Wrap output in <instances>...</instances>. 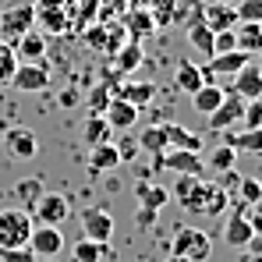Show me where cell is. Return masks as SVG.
<instances>
[{"instance_id": "1", "label": "cell", "mask_w": 262, "mask_h": 262, "mask_svg": "<svg viewBox=\"0 0 262 262\" xmlns=\"http://www.w3.org/2000/svg\"><path fill=\"white\" fill-rule=\"evenodd\" d=\"M181 206H184L188 213H195V216H220V213H227L230 195L220 188L216 181L199 177V184L188 191V199H181Z\"/></svg>"}, {"instance_id": "2", "label": "cell", "mask_w": 262, "mask_h": 262, "mask_svg": "<svg viewBox=\"0 0 262 262\" xmlns=\"http://www.w3.org/2000/svg\"><path fill=\"white\" fill-rule=\"evenodd\" d=\"M36 220L29 216V209H0V252L7 248H29Z\"/></svg>"}, {"instance_id": "3", "label": "cell", "mask_w": 262, "mask_h": 262, "mask_svg": "<svg viewBox=\"0 0 262 262\" xmlns=\"http://www.w3.org/2000/svg\"><path fill=\"white\" fill-rule=\"evenodd\" d=\"M170 255H181L188 262H206L213 255V237L202 227H177L170 241Z\"/></svg>"}, {"instance_id": "4", "label": "cell", "mask_w": 262, "mask_h": 262, "mask_svg": "<svg viewBox=\"0 0 262 262\" xmlns=\"http://www.w3.org/2000/svg\"><path fill=\"white\" fill-rule=\"evenodd\" d=\"M29 216L36 220V223H43V227H60L64 220L71 216V199L60 195V191H43V195L32 202Z\"/></svg>"}, {"instance_id": "5", "label": "cell", "mask_w": 262, "mask_h": 262, "mask_svg": "<svg viewBox=\"0 0 262 262\" xmlns=\"http://www.w3.org/2000/svg\"><path fill=\"white\" fill-rule=\"evenodd\" d=\"M32 25H36V7H32V4H11V7L0 14V39H4V43H14V39H21Z\"/></svg>"}, {"instance_id": "6", "label": "cell", "mask_w": 262, "mask_h": 262, "mask_svg": "<svg viewBox=\"0 0 262 262\" xmlns=\"http://www.w3.org/2000/svg\"><path fill=\"white\" fill-rule=\"evenodd\" d=\"M152 170H174V174L202 177V174H206V163H202L199 152H188V149H167V152L152 156Z\"/></svg>"}, {"instance_id": "7", "label": "cell", "mask_w": 262, "mask_h": 262, "mask_svg": "<svg viewBox=\"0 0 262 262\" xmlns=\"http://www.w3.org/2000/svg\"><path fill=\"white\" fill-rule=\"evenodd\" d=\"M29 252H32L36 259H57V255L64 252V234H60V227H43V223H36V227H32V237H29Z\"/></svg>"}, {"instance_id": "8", "label": "cell", "mask_w": 262, "mask_h": 262, "mask_svg": "<svg viewBox=\"0 0 262 262\" xmlns=\"http://www.w3.org/2000/svg\"><path fill=\"white\" fill-rule=\"evenodd\" d=\"M78 220H82V237H89V241H110L114 237V216L106 206H89V209H82Z\"/></svg>"}, {"instance_id": "9", "label": "cell", "mask_w": 262, "mask_h": 262, "mask_svg": "<svg viewBox=\"0 0 262 262\" xmlns=\"http://www.w3.org/2000/svg\"><path fill=\"white\" fill-rule=\"evenodd\" d=\"M241 114H245V99L234 96V92H227L223 103L206 117V121H209V131H216V135H220V131H230L234 124H241Z\"/></svg>"}, {"instance_id": "10", "label": "cell", "mask_w": 262, "mask_h": 262, "mask_svg": "<svg viewBox=\"0 0 262 262\" xmlns=\"http://www.w3.org/2000/svg\"><path fill=\"white\" fill-rule=\"evenodd\" d=\"M11 85L18 89V92H43V89H50V68H46V60H39V64H18Z\"/></svg>"}, {"instance_id": "11", "label": "cell", "mask_w": 262, "mask_h": 262, "mask_svg": "<svg viewBox=\"0 0 262 262\" xmlns=\"http://www.w3.org/2000/svg\"><path fill=\"white\" fill-rule=\"evenodd\" d=\"M103 117H106V124H110L114 131H131L135 124H138L142 110H138V106H131L128 99H121V96H110V103H106Z\"/></svg>"}, {"instance_id": "12", "label": "cell", "mask_w": 262, "mask_h": 262, "mask_svg": "<svg viewBox=\"0 0 262 262\" xmlns=\"http://www.w3.org/2000/svg\"><path fill=\"white\" fill-rule=\"evenodd\" d=\"M227 92L241 96L245 103H248V99H262V71H259V64H255V60H252V64H245V68L234 75V82H230Z\"/></svg>"}, {"instance_id": "13", "label": "cell", "mask_w": 262, "mask_h": 262, "mask_svg": "<svg viewBox=\"0 0 262 262\" xmlns=\"http://www.w3.org/2000/svg\"><path fill=\"white\" fill-rule=\"evenodd\" d=\"M4 145H7V152H11L14 160H32V156L39 152V138H36L32 128H7Z\"/></svg>"}, {"instance_id": "14", "label": "cell", "mask_w": 262, "mask_h": 262, "mask_svg": "<svg viewBox=\"0 0 262 262\" xmlns=\"http://www.w3.org/2000/svg\"><path fill=\"white\" fill-rule=\"evenodd\" d=\"M14 57H18V64H39L46 57V36L43 32H36V29H29L21 39H14Z\"/></svg>"}, {"instance_id": "15", "label": "cell", "mask_w": 262, "mask_h": 262, "mask_svg": "<svg viewBox=\"0 0 262 262\" xmlns=\"http://www.w3.org/2000/svg\"><path fill=\"white\" fill-rule=\"evenodd\" d=\"M114 96H121V99H128L131 106H138V110H145L152 99H156V82H124V85H114Z\"/></svg>"}, {"instance_id": "16", "label": "cell", "mask_w": 262, "mask_h": 262, "mask_svg": "<svg viewBox=\"0 0 262 262\" xmlns=\"http://www.w3.org/2000/svg\"><path fill=\"white\" fill-rule=\"evenodd\" d=\"M255 237V230H252V220L245 209H237L230 223H227V230H223V241L230 245V248H248V241Z\"/></svg>"}, {"instance_id": "17", "label": "cell", "mask_w": 262, "mask_h": 262, "mask_svg": "<svg viewBox=\"0 0 262 262\" xmlns=\"http://www.w3.org/2000/svg\"><path fill=\"white\" fill-rule=\"evenodd\" d=\"M117 167H121V156H117L114 142L92 145V152H89V174L99 177V174H110V170H117Z\"/></svg>"}, {"instance_id": "18", "label": "cell", "mask_w": 262, "mask_h": 262, "mask_svg": "<svg viewBox=\"0 0 262 262\" xmlns=\"http://www.w3.org/2000/svg\"><path fill=\"white\" fill-rule=\"evenodd\" d=\"M174 85L181 89L184 96H195L199 89L206 85V71H202L199 64H191V60L184 57V60L177 64V71H174Z\"/></svg>"}, {"instance_id": "19", "label": "cell", "mask_w": 262, "mask_h": 262, "mask_svg": "<svg viewBox=\"0 0 262 262\" xmlns=\"http://www.w3.org/2000/svg\"><path fill=\"white\" fill-rule=\"evenodd\" d=\"M234 39H237V50H245L248 57H259L262 53V21H237L234 25Z\"/></svg>"}, {"instance_id": "20", "label": "cell", "mask_w": 262, "mask_h": 262, "mask_svg": "<svg viewBox=\"0 0 262 262\" xmlns=\"http://www.w3.org/2000/svg\"><path fill=\"white\" fill-rule=\"evenodd\" d=\"M202 21H206L213 32H223V29H234V25H237V14H234L230 4H223V0H209L206 11H202Z\"/></svg>"}, {"instance_id": "21", "label": "cell", "mask_w": 262, "mask_h": 262, "mask_svg": "<svg viewBox=\"0 0 262 262\" xmlns=\"http://www.w3.org/2000/svg\"><path fill=\"white\" fill-rule=\"evenodd\" d=\"M71 259L75 262H110L114 259V248H110V241H75V248H71Z\"/></svg>"}, {"instance_id": "22", "label": "cell", "mask_w": 262, "mask_h": 262, "mask_svg": "<svg viewBox=\"0 0 262 262\" xmlns=\"http://www.w3.org/2000/svg\"><path fill=\"white\" fill-rule=\"evenodd\" d=\"M163 131H167V145L170 149H188V152H202V135L199 131H188L181 128V124H163Z\"/></svg>"}, {"instance_id": "23", "label": "cell", "mask_w": 262, "mask_h": 262, "mask_svg": "<svg viewBox=\"0 0 262 262\" xmlns=\"http://www.w3.org/2000/svg\"><path fill=\"white\" fill-rule=\"evenodd\" d=\"M245 64H252V57H248L245 50H230V53H216V57L209 60V71H213V75H230V78H234Z\"/></svg>"}, {"instance_id": "24", "label": "cell", "mask_w": 262, "mask_h": 262, "mask_svg": "<svg viewBox=\"0 0 262 262\" xmlns=\"http://www.w3.org/2000/svg\"><path fill=\"white\" fill-rule=\"evenodd\" d=\"M223 142L234 145L237 152H255V156H262V128H245L241 135L223 131Z\"/></svg>"}, {"instance_id": "25", "label": "cell", "mask_w": 262, "mask_h": 262, "mask_svg": "<svg viewBox=\"0 0 262 262\" xmlns=\"http://www.w3.org/2000/svg\"><path fill=\"white\" fill-rule=\"evenodd\" d=\"M82 138L89 145H103V142H114V128L106 124L103 114H89L85 124H82Z\"/></svg>"}, {"instance_id": "26", "label": "cell", "mask_w": 262, "mask_h": 262, "mask_svg": "<svg viewBox=\"0 0 262 262\" xmlns=\"http://www.w3.org/2000/svg\"><path fill=\"white\" fill-rule=\"evenodd\" d=\"M223 96H227V89H220L216 82H206V85H202L199 92H195V96H191V106H195L199 114H206V117H209V114L216 110L220 103H223Z\"/></svg>"}, {"instance_id": "27", "label": "cell", "mask_w": 262, "mask_h": 262, "mask_svg": "<svg viewBox=\"0 0 262 262\" xmlns=\"http://www.w3.org/2000/svg\"><path fill=\"white\" fill-rule=\"evenodd\" d=\"M188 43H191V50H199V53H202V57H209V60L216 57V50H213V29H209L202 18L188 25Z\"/></svg>"}, {"instance_id": "28", "label": "cell", "mask_w": 262, "mask_h": 262, "mask_svg": "<svg viewBox=\"0 0 262 262\" xmlns=\"http://www.w3.org/2000/svg\"><path fill=\"white\" fill-rule=\"evenodd\" d=\"M135 195L142 199L145 209H163L167 199H170V191H167L163 184H149V181H138V184H135Z\"/></svg>"}, {"instance_id": "29", "label": "cell", "mask_w": 262, "mask_h": 262, "mask_svg": "<svg viewBox=\"0 0 262 262\" xmlns=\"http://www.w3.org/2000/svg\"><path fill=\"white\" fill-rule=\"evenodd\" d=\"M138 149H145V152H152V156L167 152L170 145H167V131H163V124H152V128L142 131V135H138Z\"/></svg>"}, {"instance_id": "30", "label": "cell", "mask_w": 262, "mask_h": 262, "mask_svg": "<svg viewBox=\"0 0 262 262\" xmlns=\"http://www.w3.org/2000/svg\"><path fill=\"white\" fill-rule=\"evenodd\" d=\"M234 163H237V149L234 145H227V142H220L216 149L209 152V170H234Z\"/></svg>"}, {"instance_id": "31", "label": "cell", "mask_w": 262, "mask_h": 262, "mask_svg": "<svg viewBox=\"0 0 262 262\" xmlns=\"http://www.w3.org/2000/svg\"><path fill=\"white\" fill-rule=\"evenodd\" d=\"M138 64H142V46L131 39L124 50H117V57H114V68H117L121 75H128V71H135V68H138Z\"/></svg>"}, {"instance_id": "32", "label": "cell", "mask_w": 262, "mask_h": 262, "mask_svg": "<svg viewBox=\"0 0 262 262\" xmlns=\"http://www.w3.org/2000/svg\"><path fill=\"white\" fill-rule=\"evenodd\" d=\"M14 68H18V57H14V46L0 39V85H7L14 78Z\"/></svg>"}, {"instance_id": "33", "label": "cell", "mask_w": 262, "mask_h": 262, "mask_svg": "<svg viewBox=\"0 0 262 262\" xmlns=\"http://www.w3.org/2000/svg\"><path fill=\"white\" fill-rule=\"evenodd\" d=\"M14 195H18V199H21V202L32 209V202L43 195V184H39L36 177H25V181H18V184H14Z\"/></svg>"}, {"instance_id": "34", "label": "cell", "mask_w": 262, "mask_h": 262, "mask_svg": "<svg viewBox=\"0 0 262 262\" xmlns=\"http://www.w3.org/2000/svg\"><path fill=\"white\" fill-rule=\"evenodd\" d=\"M110 96H114V92H110V85H106V82H99V85H92L89 89V110H92V114H103V110H106V103H110Z\"/></svg>"}, {"instance_id": "35", "label": "cell", "mask_w": 262, "mask_h": 262, "mask_svg": "<svg viewBox=\"0 0 262 262\" xmlns=\"http://www.w3.org/2000/svg\"><path fill=\"white\" fill-rule=\"evenodd\" d=\"M152 29H156V21H152V14H145V11L138 7V11L131 14V39L138 43V39H142V36H149Z\"/></svg>"}, {"instance_id": "36", "label": "cell", "mask_w": 262, "mask_h": 262, "mask_svg": "<svg viewBox=\"0 0 262 262\" xmlns=\"http://www.w3.org/2000/svg\"><path fill=\"white\" fill-rule=\"evenodd\" d=\"M36 14L43 18V25H50V32H68V18L57 11V4H53V0L46 4V11H36Z\"/></svg>"}, {"instance_id": "37", "label": "cell", "mask_w": 262, "mask_h": 262, "mask_svg": "<svg viewBox=\"0 0 262 262\" xmlns=\"http://www.w3.org/2000/svg\"><path fill=\"white\" fill-rule=\"evenodd\" d=\"M237 21H262V0H237Z\"/></svg>"}, {"instance_id": "38", "label": "cell", "mask_w": 262, "mask_h": 262, "mask_svg": "<svg viewBox=\"0 0 262 262\" xmlns=\"http://www.w3.org/2000/svg\"><path fill=\"white\" fill-rule=\"evenodd\" d=\"M114 149H117V156H121V167H124V163H135V156L142 152V149H138V138H131V135L117 138V142H114Z\"/></svg>"}, {"instance_id": "39", "label": "cell", "mask_w": 262, "mask_h": 262, "mask_svg": "<svg viewBox=\"0 0 262 262\" xmlns=\"http://www.w3.org/2000/svg\"><path fill=\"white\" fill-rule=\"evenodd\" d=\"M259 191H262V181H255V177H241V184H237V199H241L245 206H255Z\"/></svg>"}, {"instance_id": "40", "label": "cell", "mask_w": 262, "mask_h": 262, "mask_svg": "<svg viewBox=\"0 0 262 262\" xmlns=\"http://www.w3.org/2000/svg\"><path fill=\"white\" fill-rule=\"evenodd\" d=\"M241 124H245V128H262V99H248V103H245Z\"/></svg>"}, {"instance_id": "41", "label": "cell", "mask_w": 262, "mask_h": 262, "mask_svg": "<svg viewBox=\"0 0 262 262\" xmlns=\"http://www.w3.org/2000/svg\"><path fill=\"white\" fill-rule=\"evenodd\" d=\"M213 50H216V53H230V50H237V39H234V29H223V32H213Z\"/></svg>"}, {"instance_id": "42", "label": "cell", "mask_w": 262, "mask_h": 262, "mask_svg": "<svg viewBox=\"0 0 262 262\" xmlns=\"http://www.w3.org/2000/svg\"><path fill=\"white\" fill-rule=\"evenodd\" d=\"M199 184V177H191V174H177V184H174V199L181 202V199H188V191Z\"/></svg>"}, {"instance_id": "43", "label": "cell", "mask_w": 262, "mask_h": 262, "mask_svg": "<svg viewBox=\"0 0 262 262\" xmlns=\"http://www.w3.org/2000/svg\"><path fill=\"white\" fill-rule=\"evenodd\" d=\"M0 262H39L29 248H7V252H0Z\"/></svg>"}, {"instance_id": "44", "label": "cell", "mask_w": 262, "mask_h": 262, "mask_svg": "<svg viewBox=\"0 0 262 262\" xmlns=\"http://www.w3.org/2000/svg\"><path fill=\"white\" fill-rule=\"evenodd\" d=\"M78 89H60V96H57V103L64 106V110H71V106H78Z\"/></svg>"}, {"instance_id": "45", "label": "cell", "mask_w": 262, "mask_h": 262, "mask_svg": "<svg viewBox=\"0 0 262 262\" xmlns=\"http://www.w3.org/2000/svg\"><path fill=\"white\" fill-rule=\"evenodd\" d=\"M156 216H160V209H145V206H142V209L135 213V223H138V227H152Z\"/></svg>"}, {"instance_id": "46", "label": "cell", "mask_w": 262, "mask_h": 262, "mask_svg": "<svg viewBox=\"0 0 262 262\" xmlns=\"http://www.w3.org/2000/svg\"><path fill=\"white\" fill-rule=\"evenodd\" d=\"M89 46H96V50H106V46H110V39H106L99 29H92V32H89Z\"/></svg>"}, {"instance_id": "47", "label": "cell", "mask_w": 262, "mask_h": 262, "mask_svg": "<svg viewBox=\"0 0 262 262\" xmlns=\"http://www.w3.org/2000/svg\"><path fill=\"white\" fill-rule=\"evenodd\" d=\"M245 252H248V248H245ZM237 262H262V255H259V252H248V255H241Z\"/></svg>"}, {"instance_id": "48", "label": "cell", "mask_w": 262, "mask_h": 262, "mask_svg": "<svg viewBox=\"0 0 262 262\" xmlns=\"http://www.w3.org/2000/svg\"><path fill=\"white\" fill-rule=\"evenodd\" d=\"M167 262H188V259H181V255H170V259H167Z\"/></svg>"}, {"instance_id": "49", "label": "cell", "mask_w": 262, "mask_h": 262, "mask_svg": "<svg viewBox=\"0 0 262 262\" xmlns=\"http://www.w3.org/2000/svg\"><path fill=\"white\" fill-rule=\"evenodd\" d=\"M255 209H262V191H259V199H255Z\"/></svg>"}, {"instance_id": "50", "label": "cell", "mask_w": 262, "mask_h": 262, "mask_svg": "<svg viewBox=\"0 0 262 262\" xmlns=\"http://www.w3.org/2000/svg\"><path fill=\"white\" fill-rule=\"evenodd\" d=\"M255 64H259V71H262V53H259V60H255Z\"/></svg>"}, {"instance_id": "51", "label": "cell", "mask_w": 262, "mask_h": 262, "mask_svg": "<svg viewBox=\"0 0 262 262\" xmlns=\"http://www.w3.org/2000/svg\"><path fill=\"white\" fill-rule=\"evenodd\" d=\"M39 262H57V259H39Z\"/></svg>"}]
</instances>
